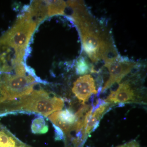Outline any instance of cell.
<instances>
[{"label":"cell","instance_id":"obj_1","mask_svg":"<svg viewBox=\"0 0 147 147\" xmlns=\"http://www.w3.org/2000/svg\"><path fill=\"white\" fill-rule=\"evenodd\" d=\"M73 13L71 16L79 31L83 49L93 63L105 61L118 55L110 35L90 15L82 1L67 2Z\"/></svg>","mask_w":147,"mask_h":147},{"label":"cell","instance_id":"obj_2","mask_svg":"<svg viewBox=\"0 0 147 147\" xmlns=\"http://www.w3.org/2000/svg\"><path fill=\"white\" fill-rule=\"evenodd\" d=\"M64 105V100L61 98L51 96L43 90H36L18 100L5 102L0 108V117L18 111L38 113L47 117L60 111Z\"/></svg>","mask_w":147,"mask_h":147},{"label":"cell","instance_id":"obj_3","mask_svg":"<svg viewBox=\"0 0 147 147\" xmlns=\"http://www.w3.org/2000/svg\"><path fill=\"white\" fill-rule=\"evenodd\" d=\"M36 26L27 11L24 12L12 28L0 38V53L10 50L16 63H23L26 49Z\"/></svg>","mask_w":147,"mask_h":147},{"label":"cell","instance_id":"obj_4","mask_svg":"<svg viewBox=\"0 0 147 147\" xmlns=\"http://www.w3.org/2000/svg\"><path fill=\"white\" fill-rule=\"evenodd\" d=\"M37 82L36 79L31 74L21 76L0 73V89L6 94L7 102L13 101L31 93Z\"/></svg>","mask_w":147,"mask_h":147},{"label":"cell","instance_id":"obj_5","mask_svg":"<svg viewBox=\"0 0 147 147\" xmlns=\"http://www.w3.org/2000/svg\"><path fill=\"white\" fill-rule=\"evenodd\" d=\"M105 63V66L108 69L110 76L102 88V92L110 88L116 83H119L137 65L134 62L119 55L106 60Z\"/></svg>","mask_w":147,"mask_h":147},{"label":"cell","instance_id":"obj_6","mask_svg":"<svg viewBox=\"0 0 147 147\" xmlns=\"http://www.w3.org/2000/svg\"><path fill=\"white\" fill-rule=\"evenodd\" d=\"M72 91L75 96L84 104L88 100L92 94L97 93L94 79L90 74L78 78L74 83Z\"/></svg>","mask_w":147,"mask_h":147},{"label":"cell","instance_id":"obj_7","mask_svg":"<svg viewBox=\"0 0 147 147\" xmlns=\"http://www.w3.org/2000/svg\"><path fill=\"white\" fill-rule=\"evenodd\" d=\"M136 98L134 88L129 82L125 81L119 84L116 90L110 92L105 101L108 103H124L133 102Z\"/></svg>","mask_w":147,"mask_h":147},{"label":"cell","instance_id":"obj_8","mask_svg":"<svg viewBox=\"0 0 147 147\" xmlns=\"http://www.w3.org/2000/svg\"><path fill=\"white\" fill-rule=\"evenodd\" d=\"M48 118L66 134L71 131L76 121L75 114L68 109L55 112L49 116Z\"/></svg>","mask_w":147,"mask_h":147},{"label":"cell","instance_id":"obj_9","mask_svg":"<svg viewBox=\"0 0 147 147\" xmlns=\"http://www.w3.org/2000/svg\"><path fill=\"white\" fill-rule=\"evenodd\" d=\"M27 12L37 25L48 16L46 1H35L27 8Z\"/></svg>","mask_w":147,"mask_h":147},{"label":"cell","instance_id":"obj_10","mask_svg":"<svg viewBox=\"0 0 147 147\" xmlns=\"http://www.w3.org/2000/svg\"><path fill=\"white\" fill-rule=\"evenodd\" d=\"M108 107V103L106 102L102 103L96 108V110H95L92 115H91L85 131V135L86 138H87V135L89 134L91 131H93V129L94 130L98 126L99 121L103 114L106 112Z\"/></svg>","mask_w":147,"mask_h":147},{"label":"cell","instance_id":"obj_11","mask_svg":"<svg viewBox=\"0 0 147 147\" xmlns=\"http://www.w3.org/2000/svg\"><path fill=\"white\" fill-rule=\"evenodd\" d=\"M48 16L63 15L66 7V3L63 1H46Z\"/></svg>","mask_w":147,"mask_h":147},{"label":"cell","instance_id":"obj_12","mask_svg":"<svg viewBox=\"0 0 147 147\" xmlns=\"http://www.w3.org/2000/svg\"><path fill=\"white\" fill-rule=\"evenodd\" d=\"M32 132L35 134H43L47 133L48 126L45 119L42 117L34 119L31 125Z\"/></svg>","mask_w":147,"mask_h":147},{"label":"cell","instance_id":"obj_13","mask_svg":"<svg viewBox=\"0 0 147 147\" xmlns=\"http://www.w3.org/2000/svg\"><path fill=\"white\" fill-rule=\"evenodd\" d=\"M76 69V73L78 74L84 75L86 74L90 70V64L85 58L82 57L77 62Z\"/></svg>","mask_w":147,"mask_h":147},{"label":"cell","instance_id":"obj_14","mask_svg":"<svg viewBox=\"0 0 147 147\" xmlns=\"http://www.w3.org/2000/svg\"><path fill=\"white\" fill-rule=\"evenodd\" d=\"M53 127L55 128V139L56 141H61L65 139L64 132L59 127L53 125Z\"/></svg>","mask_w":147,"mask_h":147},{"label":"cell","instance_id":"obj_15","mask_svg":"<svg viewBox=\"0 0 147 147\" xmlns=\"http://www.w3.org/2000/svg\"><path fill=\"white\" fill-rule=\"evenodd\" d=\"M116 147H141L139 142L134 140Z\"/></svg>","mask_w":147,"mask_h":147},{"label":"cell","instance_id":"obj_16","mask_svg":"<svg viewBox=\"0 0 147 147\" xmlns=\"http://www.w3.org/2000/svg\"><path fill=\"white\" fill-rule=\"evenodd\" d=\"M16 147H31L29 146H28V145L26 144H24V143H23L22 142L21 144H20V145H18V146H16Z\"/></svg>","mask_w":147,"mask_h":147}]
</instances>
